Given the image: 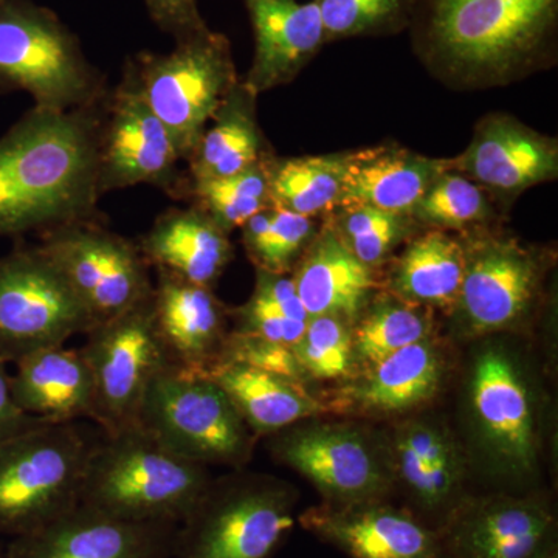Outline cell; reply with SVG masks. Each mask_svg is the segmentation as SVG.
Here are the masks:
<instances>
[{"label": "cell", "instance_id": "cell-6", "mask_svg": "<svg viewBox=\"0 0 558 558\" xmlns=\"http://www.w3.org/2000/svg\"><path fill=\"white\" fill-rule=\"evenodd\" d=\"M124 75L171 132L183 161L238 84L229 39L208 27L175 39L170 53L140 51Z\"/></svg>", "mask_w": 558, "mask_h": 558}, {"label": "cell", "instance_id": "cell-31", "mask_svg": "<svg viewBox=\"0 0 558 558\" xmlns=\"http://www.w3.org/2000/svg\"><path fill=\"white\" fill-rule=\"evenodd\" d=\"M182 196L227 234L271 205L266 160L229 178L186 180Z\"/></svg>", "mask_w": 558, "mask_h": 558}, {"label": "cell", "instance_id": "cell-41", "mask_svg": "<svg viewBox=\"0 0 558 558\" xmlns=\"http://www.w3.org/2000/svg\"><path fill=\"white\" fill-rule=\"evenodd\" d=\"M253 295L271 304L275 310H278L288 318L310 322V315H307L303 303H301L299 293H296L295 282H293L292 278L258 270Z\"/></svg>", "mask_w": 558, "mask_h": 558}, {"label": "cell", "instance_id": "cell-17", "mask_svg": "<svg viewBox=\"0 0 558 558\" xmlns=\"http://www.w3.org/2000/svg\"><path fill=\"white\" fill-rule=\"evenodd\" d=\"M301 526L349 558H446L436 529L380 501L307 509Z\"/></svg>", "mask_w": 558, "mask_h": 558}, {"label": "cell", "instance_id": "cell-42", "mask_svg": "<svg viewBox=\"0 0 558 558\" xmlns=\"http://www.w3.org/2000/svg\"><path fill=\"white\" fill-rule=\"evenodd\" d=\"M7 365L9 363L0 359V444L46 422L28 416L16 405L11 395V374Z\"/></svg>", "mask_w": 558, "mask_h": 558}, {"label": "cell", "instance_id": "cell-32", "mask_svg": "<svg viewBox=\"0 0 558 558\" xmlns=\"http://www.w3.org/2000/svg\"><path fill=\"white\" fill-rule=\"evenodd\" d=\"M312 231L311 218L270 205L244 223L242 240L258 270L284 275L310 244Z\"/></svg>", "mask_w": 558, "mask_h": 558}, {"label": "cell", "instance_id": "cell-19", "mask_svg": "<svg viewBox=\"0 0 558 558\" xmlns=\"http://www.w3.org/2000/svg\"><path fill=\"white\" fill-rule=\"evenodd\" d=\"M472 409L488 449L502 464L529 472L535 464V421L531 396L512 360L487 349L472 374Z\"/></svg>", "mask_w": 558, "mask_h": 558}, {"label": "cell", "instance_id": "cell-8", "mask_svg": "<svg viewBox=\"0 0 558 558\" xmlns=\"http://www.w3.org/2000/svg\"><path fill=\"white\" fill-rule=\"evenodd\" d=\"M138 427L165 449L205 468H242L255 446L252 429L216 381L172 366L150 381Z\"/></svg>", "mask_w": 558, "mask_h": 558}, {"label": "cell", "instance_id": "cell-22", "mask_svg": "<svg viewBox=\"0 0 558 558\" xmlns=\"http://www.w3.org/2000/svg\"><path fill=\"white\" fill-rule=\"evenodd\" d=\"M14 365L11 395L25 414L51 424L94 421V377L80 349H40Z\"/></svg>", "mask_w": 558, "mask_h": 558}, {"label": "cell", "instance_id": "cell-7", "mask_svg": "<svg viewBox=\"0 0 558 558\" xmlns=\"http://www.w3.org/2000/svg\"><path fill=\"white\" fill-rule=\"evenodd\" d=\"M296 494L264 475L209 481L180 521L172 558H271L295 524Z\"/></svg>", "mask_w": 558, "mask_h": 558}, {"label": "cell", "instance_id": "cell-40", "mask_svg": "<svg viewBox=\"0 0 558 558\" xmlns=\"http://www.w3.org/2000/svg\"><path fill=\"white\" fill-rule=\"evenodd\" d=\"M150 20L174 39L207 27L197 0H145Z\"/></svg>", "mask_w": 558, "mask_h": 558}, {"label": "cell", "instance_id": "cell-5", "mask_svg": "<svg viewBox=\"0 0 558 558\" xmlns=\"http://www.w3.org/2000/svg\"><path fill=\"white\" fill-rule=\"evenodd\" d=\"M94 442L76 422H44L0 444V539L39 531L80 505Z\"/></svg>", "mask_w": 558, "mask_h": 558}, {"label": "cell", "instance_id": "cell-4", "mask_svg": "<svg viewBox=\"0 0 558 558\" xmlns=\"http://www.w3.org/2000/svg\"><path fill=\"white\" fill-rule=\"evenodd\" d=\"M32 95L36 108L72 110L100 101L102 73L53 10L32 0H0V92Z\"/></svg>", "mask_w": 558, "mask_h": 558}, {"label": "cell", "instance_id": "cell-9", "mask_svg": "<svg viewBox=\"0 0 558 558\" xmlns=\"http://www.w3.org/2000/svg\"><path fill=\"white\" fill-rule=\"evenodd\" d=\"M92 328L68 279L38 245H17L0 258V359L16 363Z\"/></svg>", "mask_w": 558, "mask_h": 558}, {"label": "cell", "instance_id": "cell-39", "mask_svg": "<svg viewBox=\"0 0 558 558\" xmlns=\"http://www.w3.org/2000/svg\"><path fill=\"white\" fill-rule=\"evenodd\" d=\"M234 317L238 325L234 332L260 337L292 349L303 339L307 326V322L286 317L256 295L234 312Z\"/></svg>", "mask_w": 558, "mask_h": 558}, {"label": "cell", "instance_id": "cell-37", "mask_svg": "<svg viewBox=\"0 0 558 558\" xmlns=\"http://www.w3.org/2000/svg\"><path fill=\"white\" fill-rule=\"evenodd\" d=\"M340 222L341 240L369 269L384 263L409 233L407 216L374 208H347Z\"/></svg>", "mask_w": 558, "mask_h": 558}, {"label": "cell", "instance_id": "cell-25", "mask_svg": "<svg viewBox=\"0 0 558 558\" xmlns=\"http://www.w3.org/2000/svg\"><path fill=\"white\" fill-rule=\"evenodd\" d=\"M307 247L292 278L304 310L310 318L329 315L351 325L373 290L369 267L352 255L332 229L322 231Z\"/></svg>", "mask_w": 558, "mask_h": 558}, {"label": "cell", "instance_id": "cell-21", "mask_svg": "<svg viewBox=\"0 0 558 558\" xmlns=\"http://www.w3.org/2000/svg\"><path fill=\"white\" fill-rule=\"evenodd\" d=\"M255 35L245 87L252 94L288 83L326 43L315 0H244Z\"/></svg>", "mask_w": 558, "mask_h": 558}, {"label": "cell", "instance_id": "cell-10", "mask_svg": "<svg viewBox=\"0 0 558 558\" xmlns=\"http://www.w3.org/2000/svg\"><path fill=\"white\" fill-rule=\"evenodd\" d=\"M38 247L68 279L94 326L153 295L150 267L137 244L106 229L101 219L43 231Z\"/></svg>", "mask_w": 558, "mask_h": 558}, {"label": "cell", "instance_id": "cell-16", "mask_svg": "<svg viewBox=\"0 0 558 558\" xmlns=\"http://www.w3.org/2000/svg\"><path fill=\"white\" fill-rule=\"evenodd\" d=\"M538 286L534 258L510 241H483L465 250V269L457 304L472 336L512 328L531 310Z\"/></svg>", "mask_w": 558, "mask_h": 558}, {"label": "cell", "instance_id": "cell-30", "mask_svg": "<svg viewBox=\"0 0 558 558\" xmlns=\"http://www.w3.org/2000/svg\"><path fill=\"white\" fill-rule=\"evenodd\" d=\"M348 156L267 161L271 205L314 218L339 205Z\"/></svg>", "mask_w": 558, "mask_h": 558}, {"label": "cell", "instance_id": "cell-26", "mask_svg": "<svg viewBox=\"0 0 558 558\" xmlns=\"http://www.w3.org/2000/svg\"><path fill=\"white\" fill-rule=\"evenodd\" d=\"M204 376L222 388L253 435H274L322 413L303 385L238 362H220Z\"/></svg>", "mask_w": 558, "mask_h": 558}, {"label": "cell", "instance_id": "cell-27", "mask_svg": "<svg viewBox=\"0 0 558 558\" xmlns=\"http://www.w3.org/2000/svg\"><path fill=\"white\" fill-rule=\"evenodd\" d=\"M255 97L245 84L233 87L186 160V180L229 178L266 160L253 108Z\"/></svg>", "mask_w": 558, "mask_h": 558}, {"label": "cell", "instance_id": "cell-29", "mask_svg": "<svg viewBox=\"0 0 558 558\" xmlns=\"http://www.w3.org/2000/svg\"><path fill=\"white\" fill-rule=\"evenodd\" d=\"M464 269V247L442 231H429L411 242L400 256L391 288L410 303L454 306Z\"/></svg>", "mask_w": 558, "mask_h": 558}, {"label": "cell", "instance_id": "cell-1", "mask_svg": "<svg viewBox=\"0 0 558 558\" xmlns=\"http://www.w3.org/2000/svg\"><path fill=\"white\" fill-rule=\"evenodd\" d=\"M106 95L80 109L35 106L0 138V236L102 219L98 137Z\"/></svg>", "mask_w": 558, "mask_h": 558}, {"label": "cell", "instance_id": "cell-2", "mask_svg": "<svg viewBox=\"0 0 558 558\" xmlns=\"http://www.w3.org/2000/svg\"><path fill=\"white\" fill-rule=\"evenodd\" d=\"M418 50L468 83L515 78L553 51L558 0H410Z\"/></svg>", "mask_w": 558, "mask_h": 558}, {"label": "cell", "instance_id": "cell-35", "mask_svg": "<svg viewBox=\"0 0 558 558\" xmlns=\"http://www.w3.org/2000/svg\"><path fill=\"white\" fill-rule=\"evenodd\" d=\"M293 352L306 376L340 379L347 376L354 360L351 325L329 315L312 317Z\"/></svg>", "mask_w": 558, "mask_h": 558}, {"label": "cell", "instance_id": "cell-12", "mask_svg": "<svg viewBox=\"0 0 558 558\" xmlns=\"http://www.w3.org/2000/svg\"><path fill=\"white\" fill-rule=\"evenodd\" d=\"M180 161L183 159L171 132L123 73L102 106L98 137L100 196L128 186L153 185L180 197L186 183L180 175Z\"/></svg>", "mask_w": 558, "mask_h": 558}, {"label": "cell", "instance_id": "cell-18", "mask_svg": "<svg viewBox=\"0 0 558 558\" xmlns=\"http://www.w3.org/2000/svg\"><path fill=\"white\" fill-rule=\"evenodd\" d=\"M154 323L172 368L207 374L226 351L227 312L211 288L157 270L153 290Z\"/></svg>", "mask_w": 558, "mask_h": 558}, {"label": "cell", "instance_id": "cell-23", "mask_svg": "<svg viewBox=\"0 0 558 558\" xmlns=\"http://www.w3.org/2000/svg\"><path fill=\"white\" fill-rule=\"evenodd\" d=\"M449 161L403 149H371L348 156L339 207L411 215Z\"/></svg>", "mask_w": 558, "mask_h": 558}, {"label": "cell", "instance_id": "cell-43", "mask_svg": "<svg viewBox=\"0 0 558 558\" xmlns=\"http://www.w3.org/2000/svg\"><path fill=\"white\" fill-rule=\"evenodd\" d=\"M543 558H558V550L557 548L550 549L548 554H546Z\"/></svg>", "mask_w": 558, "mask_h": 558}, {"label": "cell", "instance_id": "cell-24", "mask_svg": "<svg viewBox=\"0 0 558 558\" xmlns=\"http://www.w3.org/2000/svg\"><path fill=\"white\" fill-rule=\"evenodd\" d=\"M135 244L149 267L204 288H213L233 253L229 234L196 207L163 213Z\"/></svg>", "mask_w": 558, "mask_h": 558}, {"label": "cell", "instance_id": "cell-34", "mask_svg": "<svg viewBox=\"0 0 558 558\" xmlns=\"http://www.w3.org/2000/svg\"><path fill=\"white\" fill-rule=\"evenodd\" d=\"M411 215L428 226L461 229L486 219L488 205L475 182L447 170L432 183Z\"/></svg>", "mask_w": 558, "mask_h": 558}, {"label": "cell", "instance_id": "cell-13", "mask_svg": "<svg viewBox=\"0 0 558 558\" xmlns=\"http://www.w3.org/2000/svg\"><path fill=\"white\" fill-rule=\"evenodd\" d=\"M270 450L318 488L326 505L380 501L389 475L376 447L359 429L344 425H304L274 433Z\"/></svg>", "mask_w": 558, "mask_h": 558}, {"label": "cell", "instance_id": "cell-15", "mask_svg": "<svg viewBox=\"0 0 558 558\" xmlns=\"http://www.w3.org/2000/svg\"><path fill=\"white\" fill-rule=\"evenodd\" d=\"M178 523L121 520L78 505L50 524L10 539L7 558H172Z\"/></svg>", "mask_w": 558, "mask_h": 558}, {"label": "cell", "instance_id": "cell-20", "mask_svg": "<svg viewBox=\"0 0 558 558\" xmlns=\"http://www.w3.org/2000/svg\"><path fill=\"white\" fill-rule=\"evenodd\" d=\"M449 167L498 193L513 194L557 178L556 142L509 117L480 124L469 149Z\"/></svg>", "mask_w": 558, "mask_h": 558}, {"label": "cell", "instance_id": "cell-28", "mask_svg": "<svg viewBox=\"0 0 558 558\" xmlns=\"http://www.w3.org/2000/svg\"><path fill=\"white\" fill-rule=\"evenodd\" d=\"M440 376L438 351L428 339L422 340L371 366L348 398L374 413H402L432 399Z\"/></svg>", "mask_w": 558, "mask_h": 558}, {"label": "cell", "instance_id": "cell-14", "mask_svg": "<svg viewBox=\"0 0 558 558\" xmlns=\"http://www.w3.org/2000/svg\"><path fill=\"white\" fill-rule=\"evenodd\" d=\"M556 515L538 497L464 498L438 529L446 558H543L557 548Z\"/></svg>", "mask_w": 558, "mask_h": 558}, {"label": "cell", "instance_id": "cell-33", "mask_svg": "<svg viewBox=\"0 0 558 558\" xmlns=\"http://www.w3.org/2000/svg\"><path fill=\"white\" fill-rule=\"evenodd\" d=\"M429 322L421 312L395 301L376 304L352 330V351L374 366L400 349L427 340Z\"/></svg>", "mask_w": 558, "mask_h": 558}, {"label": "cell", "instance_id": "cell-44", "mask_svg": "<svg viewBox=\"0 0 558 558\" xmlns=\"http://www.w3.org/2000/svg\"><path fill=\"white\" fill-rule=\"evenodd\" d=\"M0 558H7L5 546L0 542Z\"/></svg>", "mask_w": 558, "mask_h": 558}, {"label": "cell", "instance_id": "cell-36", "mask_svg": "<svg viewBox=\"0 0 558 558\" xmlns=\"http://www.w3.org/2000/svg\"><path fill=\"white\" fill-rule=\"evenodd\" d=\"M325 40L395 31L405 21L410 0H315Z\"/></svg>", "mask_w": 558, "mask_h": 558}, {"label": "cell", "instance_id": "cell-11", "mask_svg": "<svg viewBox=\"0 0 558 558\" xmlns=\"http://www.w3.org/2000/svg\"><path fill=\"white\" fill-rule=\"evenodd\" d=\"M86 337L80 351L94 377L95 424L102 435L137 427L150 381L170 366L154 323L153 295Z\"/></svg>", "mask_w": 558, "mask_h": 558}, {"label": "cell", "instance_id": "cell-38", "mask_svg": "<svg viewBox=\"0 0 558 558\" xmlns=\"http://www.w3.org/2000/svg\"><path fill=\"white\" fill-rule=\"evenodd\" d=\"M220 362L244 363L299 385L306 377L292 348L247 333H230Z\"/></svg>", "mask_w": 558, "mask_h": 558}, {"label": "cell", "instance_id": "cell-3", "mask_svg": "<svg viewBox=\"0 0 558 558\" xmlns=\"http://www.w3.org/2000/svg\"><path fill=\"white\" fill-rule=\"evenodd\" d=\"M209 481L205 465L165 449L137 425L95 440L80 505L121 520L179 524Z\"/></svg>", "mask_w": 558, "mask_h": 558}]
</instances>
